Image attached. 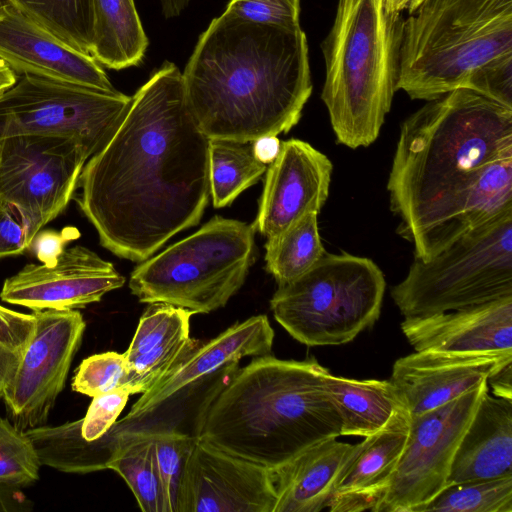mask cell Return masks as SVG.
I'll list each match as a JSON object with an SVG mask.
<instances>
[{
    "label": "cell",
    "mask_w": 512,
    "mask_h": 512,
    "mask_svg": "<svg viewBox=\"0 0 512 512\" xmlns=\"http://www.w3.org/2000/svg\"><path fill=\"white\" fill-rule=\"evenodd\" d=\"M387 4L392 11L402 12L405 10V0H387Z\"/></svg>",
    "instance_id": "obj_48"
},
{
    "label": "cell",
    "mask_w": 512,
    "mask_h": 512,
    "mask_svg": "<svg viewBox=\"0 0 512 512\" xmlns=\"http://www.w3.org/2000/svg\"><path fill=\"white\" fill-rule=\"evenodd\" d=\"M77 203L114 255L142 262L197 225L210 198L209 138L171 62L131 97L117 129L85 163Z\"/></svg>",
    "instance_id": "obj_1"
},
{
    "label": "cell",
    "mask_w": 512,
    "mask_h": 512,
    "mask_svg": "<svg viewBox=\"0 0 512 512\" xmlns=\"http://www.w3.org/2000/svg\"><path fill=\"white\" fill-rule=\"evenodd\" d=\"M512 296V210L456 239L432 258L414 259L391 289L404 318L466 309Z\"/></svg>",
    "instance_id": "obj_9"
},
{
    "label": "cell",
    "mask_w": 512,
    "mask_h": 512,
    "mask_svg": "<svg viewBox=\"0 0 512 512\" xmlns=\"http://www.w3.org/2000/svg\"><path fill=\"white\" fill-rule=\"evenodd\" d=\"M265 268L278 286L287 284L312 268L326 253L319 234L317 213L309 212L267 239Z\"/></svg>",
    "instance_id": "obj_30"
},
{
    "label": "cell",
    "mask_w": 512,
    "mask_h": 512,
    "mask_svg": "<svg viewBox=\"0 0 512 512\" xmlns=\"http://www.w3.org/2000/svg\"><path fill=\"white\" fill-rule=\"evenodd\" d=\"M0 397H2V393L0 392Z\"/></svg>",
    "instance_id": "obj_50"
},
{
    "label": "cell",
    "mask_w": 512,
    "mask_h": 512,
    "mask_svg": "<svg viewBox=\"0 0 512 512\" xmlns=\"http://www.w3.org/2000/svg\"><path fill=\"white\" fill-rule=\"evenodd\" d=\"M358 444L330 438L271 469L276 494L273 512L328 510L338 481Z\"/></svg>",
    "instance_id": "obj_23"
},
{
    "label": "cell",
    "mask_w": 512,
    "mask_h": 512,
    "mask_svg": "<svg viewBox=\"0 0 512 512\" xmlns=\"http://www.w3.org/2000/svg\"><path fill=\"white\" fill-rule=\"evenodd\" d=\"M387 0H338L321 44V93L337 142L366 147L379 136L399 73L404 18Z\"/></svg>",
    "instance_id": "obj_5"
},
{
    "label": "cell",
    "mask_w": 512,
    "mask_h": 512,
    "mask_svg": "<svg viewBox=\"0 0 512 512\" xmlns=\"http://www.w3.org/2000/svg\"><path fill=\"white\" fill-rule=\"evenodd\" d=\"M401 330L415 351L512 353V296L466 309L404 318Z\"/></svg>",
    "instance_id": "obj_19"
},
{
    "label": "cell",
    "mask_w": 512,
    "mask_h": 512,
    "mask_svg": "<svg viewBox=\"0 0 512 512\" xmlns=\"http://www.w3.org/2000/svg\"><path fill=\"white\" fill-rule=\"evenodd\" d=\"M65 235L52 231L39 232L31 244H35V253L43 263H52L64 251ZM31 246V245H30Z\"/></svg>",
    "instance_id": "obj_41"
},
{
    "label": "cell",
    "mask_w": 512,
    "mask_h": 512,
    "mask_svg": "<svg viewBox=\"0 0 512 512\" xmlns=\"http://www.w3.org/2000/svg\"><path fill=\"white\" fill-rule=\"evenodd\" d=\"M512 54V0H424L404 19L396 90L430 101Z\"/></svg>",
    "instance_id": "obj_6"
},
{
    "label": "cell",
    "mask_w": 512,
    "mask_h": 512,
    "mask_svg": "<svg viewBox=\"0 0 512 512\" xmlns=\"http://www.w3.org/2000/svg\"><path fill=\"white\" fill-rule=\"evenodd\" d=\"M267 164L258 158L254 142L209 139L210 196L215 208L230 205L258 182Z\"/></svg>",
    "instance_id": "obj_29"
},
{
    "label": "cell",
    "mask_w": 512,
    "mask_h": 512,
    "mask_svg": "<svg viewBox=\"0 0 512 512\" xmlns=\"http://www.w3.org/2000/svg\"><path fill=\"white\" fill-rule=\"evenodd\" d=\"M22 352L0 343V392L13 378L20 363Z\"/></svg>",
    "instance_id": "obj_43"
},
{
    "label": "cell",
    "mask_w": 512,
    "mask_h": 512,
    "mask_svg": "<svg viewBox=\"0 0 512 512\" xmlns=\"http://www.w3.org/2000/svg\"><path fill=\"white\" fill-rule=\"evenodd\" d=\"M127 362L124 353L108 351L85 358L75 371L72 390L95 397L123 387L127 381Z\"/></svg>",
    "instance_id": "obj_35"
},
{
    "label": "cell",
    "mask_w": 512,
    "mask_h": 512,
    "mask_svg": "<svg viewBox=\"0 0 512 512\" xmlns=\"http://www.w3.org/2000/svg\"><path fill=\"white\" fill-rule=\"evenodd\" d=\"M150 433L153 435L166 512H178L186 463L196 437L173 430Z\"/></svg>",
    "instance_id": "obj_34"
},
{
    "label": "cell",
    "mask_w": 512,
    "mask_h": 512,
    "mask_svg": "<svg viewBox=\"0 0 512 512\" xmlns=\"http://www.w3.org/2000/svg\"><path fill=\"white\" fill-rule=\"evenodd\" d=\"M385 288L384 274L371 259L326 252L307 272L278 286L270 308L300 343L342 345L375 324Z\"/></svg>",
    "instance_id": "obj_8"
},
{
    "label": "cell",
    "mask_w": 512,
    "mask_h": 512,
    "mask_svg": "<svg viewBox=\"0 0 512 512\" xmlns=\"http://www.w3.org/2000/svg\"><path fill=\"white\" fill-rule=\"evenodd\" d=\"M495 396L512 399V362L505 364L487 378Z\"/></svg>",
    "instance_id": "obj_42"
},
{
    "label": "cell",
    "mask_w": 512,
    "mask_h": 512,
    "mask_svg": "<svg viewBox=\"0 0 512 512\" xmlns=\"http://www.w3.org/2000/svg\"><path fill=\"white\" fill-rule=\"evenodd\" d=\"M41 465L66 473L86 474L109 469L120 442L114 425L100 438L88 441L81 434V419L58 426L42 425L25 431Z\"/></svg>",
    "instance_id": "obj_26"
},
{
    "label": "cell",
    "mask_w": 512,
    "mask_h": 512,
    "mask_svg": "<svg viewBox=\"0 0 512 512\" xmlns=\"http://www.w3.org/2000/svg\"><path fill=\"white\" fill-rule=\"evenodd\" d=\"M266 169L254 227L272 238L303 215L325 204L333 170L330 159L299 139L281 142Z\"/></svg>",
    "instance_id": "obj_16"
},
{
    "label": "cell",
    "mask_w": 512,
    "mask_h": 512,
    "mask_svg": "<svg viewBox=\"0 0 512 512\" xmlns=\"http://www.w3.org/2000/svg\"><path fill=\"white\" fill-rule=\"evenodd\" d=\"M33 314L32 334L2 392L12 423L22 431L46 424L86 327L82 314L74 309Z\"/></svg>",
    "instance_id": "obj_13"
},
{
    "label": "cell",
    "mask_w": 512,
    "mask_h": 512,
    "mask_svg": "<svg viewBox=\"0 0 512 512\" xmlns=\"http://www.w3.org/2000/svg\"><path fill=\"white\" fill-rule=\"evenodd\" d=\"M255 231L253 224L215 216L137 265L129 288L142 303H167L193 314L222 308L245 282Z\"/></svg>",
    "instance_id": "obj_7"
},
{
    "label": "cell",
    "mask_w": 512,
    "mask_h": 512,
    "mask_svg": "<svg viewBox=\"0 0 512 512\" xmlns=\"http://www.w3.org/2000/svg\"><path fill=\"white\" fill-rule=\"evenodd\" d=\"M224 13L256 23L300 27V0H230Z\"/></svg>",
    "instance_id": "obj_36"
},
{
    "label": "cell",
    "mask_w": 512,
    "mask_h": 512,
    "mask_svg": "<svg viewBox=\"0 0 512 512\" xmlns=\"http://www.w3.org/2000/svg\"><path fill=\"white\" fill-rule=\"evenodd\" d=\"M483 392L455 451L447 484L512 474V399Z\"/></svg>",
    "instance_id": "obj_24"
},
{
    "label": "cell",
    "mask_w": 512,
    "mask_h": 512,
    "mask_svg": "<svg viewBox=\"0 0 512 512\" xmlns=\"http://www.w3.org/2000/svg\"><path fill=\"white\" fill-rule=\"evenodd\" d=\"M328 393L341 417V436H370L408 411L389 380H357L329 374Z\"/></svg>",
    "instance_id": "obj_25"
},
{
    "label": "cell",
    "mask_w": 512,
    "mask_h": 512,
    "mask_svg": "<svg viewBox=\"0 0 512 512\" xmlns=\"http://www.w3.org/2000/svg\"><path fill=\"white\" fill-rule=\"evenodd\" d=\"M419 512H512V474L448 484Z\"/></svg>",
    "instance_id": "obj_32"
},
{
    "label": "cell",
    "mask_w": 512,
    "mask_h": 512,
    "mask_svg": "<svg viewBox=\"0 0 512 512\" xmlns=\"http://www.w3.org/2000/svg\"><path fill=\"white\" fill-rule=\"evenodd\" d=\"M93 38L90 55L109 69L138 65L148 38L134 0H92Z\"/></svg>",
    "instance_id": "obj_27"
},
{
    "label": "cell",
    "mask_w": 512,
    "mask_h": 512,
    "mask_svg": "<svg viewBox=\"0 0 512 512\" xmlns=\"http://www.w3.org/2000/svg\"><path fill=\"white\" fill-rule=\"evenodd\" d=\"M2 0H0V4H1Z\"/></svg>",
    "instance_id": "obj_51"
},
{
    "label": "cell",
    "mask_w": 512,
    "mask_h": 512,
    "mask_svg": "<svg viewBox=\"0 0 512 512\" xmlns=\"http://www.w3.org/2000/svg\"><path fill=\"white\" fill-rule=\"evenodd\" d=\"M280 142L276 137H266L254 142L256 155L264 163L269 164L277 156Z\"/></svg>",
    "instance_id": "obj_44"
},
{
    "label": "cell",
    "mask_w": 512,
    "mask_h": 512,
    "mask_svg": "<svg viewBox=\"0 0 512 512\" xmlns=\"http://www.w3.org/2000/svg\"><path fill=\"white\" fill-rule=\"evenodd\" d=\"M18 78L19 75L0 60V96L10 89Z\"/></svg>",
    "instance_id": "obj_46"
},
{
    "label": "cell",
    "mask_w": 512,
    "mask_h": 512,
    "mask_svg": "<svg viewBox=\"0 0 512 512\" xmlns=\"http://www.w3.org/2000/svg\"><path fill=\"white\" fill-rule=\"evenodd\" d=\"M510 362L512 353L415 351L395 361L390 381L416 416L474 389Z\"/></svg>",
    "instance_id": "obj_18"
},
{
    "label": "cell",
    "mask_w": 512,
    "mask_h": 512,
    "mask_svg": "<svg viewBox=\"0 0 512 512\" xmlns=\"http://www.w3.org/2000/svg\"><path fill=\"white\" fill-rule=\"evenodd\" d=\"M314 357L271 354L238 368L205 411L197 438L269 469L305 449L341 436V417Z\"/></svg>",
    "instance_id": "obj_4"
},
{
    "label": "cell",
    "mask_w": 512,
    "mask_h": 512,
    "mask_svg": "<svg viewBox=\"0 0 512 512\" xmlns=\"http://www.w3.org/2000/svg\"><path fill=\"white\" fill-rule=\"evenodd\" d=\"M32 241L21 212L13 205L0 202V258L22 254Z\"/></svg>",
    "instance_id": "obj_39"
},
{
    "label": "cell",
    "mask_w": 512,
    "mask_h": 512,
    "mask_svg": "<svg viewBox=\"0 0 512 512\" xmlns=\"http://www.w3.org/2000/svg\"><path fill=\"white\" fill-rule=\"evenodd\" d=\"M0 60L19 76L116 91L90 54L70 47L7 0L0 4Z\"/></svg>",
    "instance_id": "obj_17"
},
{
    "label": "cell",
    "mask_w": 512,
    "mask_h": 512,
    "mask_svg": "<svg viewBox=\"0 0 512 512\" xmlns=\"http://www.w3.org/2000/svg\"><path fill=\"white\" fill-rule=\"evenodd\" d=\"M193 313L167 303H150L139 319L126 352L127 387L144 393L165 376L198 343L190 336Z\"/></svg>",
    "instance_id": "obj_22"
},
{
    "label": "cell",
    "mask_w": 512,
    "mask_h": 512,
    "mask_svg": "<svg viewBox=\"0 0 512 512\" xmlns=\"http://www.w3.org/2000/svg\"><path fill=\"white\" fill-rule=\"evenodd\" d=\"M70 47L90 54L92 0H7Z\"/></svg>",
    "instance_id": "obj_31"
},
{
    "label": "cell",
    "mask_w": 512,
    "mask_h": 512,
    "mask_svg": "<svg viewBox=\"0 0 512 512\" xmlns=\"http://www.w3.org/2000/svg\"><path fill=\"white\" fill-rule=\"evenodd\" d=\"M387 190L423 261L512 210V109L466 88L428 101L402 123Z\"/></svg>",
    "instance_id": "obj_2"
},
{
    "label": "cell",
    "mask_w": 512,
    "mask_h": 512,
    "mask_svg": "<svg viewBox=\"0 0 512 512\" xmlns=\"http://www.w3.org/2000/svg\"><path fill=\"white\" fill-rule=\"evenodd\" d=\"M190 0H161L162 13L166 18L178 16L189 4Z\"/></svg>",
    "instance_id": "obj_47"
},
{
    "label": "cell",
    "mask_w": 512,
    "mask_h": 512,
    "mask_svg": "<svg viewBox=\"0 0 512 512\" xmlns=\"http://www.w3.org/2000/svg\"><path fill=\"white\" fill-rule=\"evenodd\" d=\"M16 487L6 486L0 484V510H10L7 504H24V499L19 497V493L15 490Z\"/></svg>",
    "instance_id": "obj_45"
},
{
    "label": "cell",
    "mask_w": 512,
    "mask_h": 512,
    "mask_svg": "<svg viewBox=\"0 0 512 512\" xmlns=\"http://www.w3.org/2000/svg\"><path fill=\"white\" fill-rule=\"evenodd\" d=\"M423 1L424 0H405V9L408 10L410 14H412Z\"/></svg>",
    "instance_id": "obj_49"
},
{
    "label": "cell",
    "mask_w": 512,
    "mask_h": 512,
    "mask_svg": "<svg viewBox=\"0 0 512 512\" xmlns=\"http://www.w3.org/2000/svg\"><path fill=\"white\" fill-rule=\"evenodd\" d=\"M124 283L111 262L76 245L64 249L52 263L24 266L4 281L0 298L32 311L76 310L99 302Z\"/></svg>",
    "instance_id": "obj_14"
},
{
    "label": "cell",
    "mask_w": 512,
    "mask_h": 512,
    "mask_svg": "<svg viewBox=\"0 0 512 512\" xmlns=\"http://www.w3.org/2000/svg\"><path fill=\"white\" fill-rule=\"evenodd\" d=\"M89 154L76 139L18 135L0 141V202L15 206L31 241L72 199Z\"/></svg>",
    "instance_id": "obj_11"
},
{
    "label": "cell",
    "mask_w": 512,
    "mask_h": 512,
    "mask_svg": "<svg viewBox=\"0 0 512 512\" xmlns=\"http://www.w3.org/2000/svg\"><path fill=\"white\" fill-rule=\"evenodd\" d=\"M274 331L266 315L236 323L213 339L200 342L154 386L142 393L119 421L129 423L174 395L246 356H264L272 351Z\"/></svg>",
    "instance_id": "obj_20"
},
{
    "label": "cell",
    "mask_w": 512,
    "mask_h": 512,
    "mask_svg": "<svg viewBox=\"0 0 512 512\" xmlns=\"http://www.w3.org/2000/svg\"><path fill=\"white\" fill-rule=\"evenodd\" d=\"M462 88L470 89L512 109V54L492 60L475 69Z\"/></svg>",
    "instance_id": "obj_37"
},
{
    "label": "cell",
    "mask_w": 512,
    "mask_h": 512,
    "mask_svg": "<svg viewBox=\"0 0 512 512\" xmlns=\"http://www.w3.org/2000/svg\"><path fill=\"white\" fill-rule=\"evenodd\" d=\"M182 77L189 108L209 139L255 142L287 133L313 89L301 27L224 12L200 35Z\"/></svg>",
    "instance_id": "obj_3"
},
{
    "label": "cell",
    "mask_w": 512,
    "mask_h": 512,
    "mask_svg": "<svg viewBox=\"0 0 512 512\" xmlns=\"http://www.w3.org/2000/svg\"><path fill=\"white\" fill-rule=\"evenodd\" d=\"M410 421L409 411L403 412L384 429L358 443L338 481L328 511L377 512L405 449Z\"/></svg>",
    "instance_id": "obj_21"
},
{
    "label": "cell",
    "mask_w": 512,
    "mask_h": 512,
    "mask_svg": "<svg viewBox=\"0 0 512 512\" xmlns=\"http://www.w3.org/2000/svg\"><path fill=\"white\" fill-rule=\"evenodd\" d=\"M130 395L129 389L123 386L93 397L81 419L82 437L93 441L103 436L117 421Z\"/></svg>",
    "instance_id": "obj_38"
},
{
    "label": "cell",
    "mask_w": 512,
    "mask_h": 512,
    "mask_svg": "<svg viewBox=\"0 0 512 512\" xmlns=\"http://www.w3.org/2000/svg\"><path fill=\"white\" fill-rule=\"evenodd\" d=\"M118 430L120 442L109 469L126 481L142 511L166 512L152 433Z\"/></svg>",
    "instance_id": "obj_28"
},
{
    "label": "cell",
    "mask_w": 512,
    "mask_h": 512,
    "mask_svg": "<svg viewBox=\"0 0 512 512\" xmlns=\"http://www.w3.org/2000/svg\"><path fill=\"white\" fill-rule=\"evenodd\" d=\"M130 101L118 90L20 75L0 96V141L31 134L66 136L79 141L90 158L111 138Z\"/></svg>",
    "instance_id": "obj_10"
},
{
    "label": "cell",
    "mask_w": 512,
    "mask_h": 512,
    "mask_svg": "<svg viewBox=\"0 0 512 512\" xmlns=\"http://www.w3.org/2000/svg\"><path fill=\"white\" fill-rule=\"evenodd\" d=\"M487 381L429 412L411 416L408 439L377 512H419L447 484L460 439Z\"/></svg>",
    "instance_id": "obj_12"
},
{
    "label": "cell",
    "mask_w": 512,
    "mask_h": 512,
    "mask_svg": "<svg viewBox=\"0 0 512 512\" xmlns=\"http://www.w3.org/2000/svg\"><path fill=\"white\" fill-rule=\"evenodd\" d=\"M35 324L34 314L17 312L0 305V343L22 352Z\"/></svg>",
    "instance_id": "obj_40"
},
{
    "label": "cell",
    "mask_w": 512,
    "mask_h": 512,
    "mask_svg": "<svg viewBox=\"0 0 512 512\" xmlns=\"http://www.w3.org/2000/svg\"><path fill=\"white\" fill-rule=\"evenodd\" d=\"M41 462L25 431L0 417V484L20 487L39 478Z\"/></svg>",
    "instance_id": "obj_33"
},
{
    "label": "cell",
    "mask_w": 512,
    "mask_h": 512,
    "mask_svg": "<svg viewBox=\"0 0 512 512\" xmlns=\"http://www.w3.org/2000/svg\"><path fill=\"white\" fill-rule=\"evenodd\" d=\"M271 469L198 439L188 457L178 512H273Z\"/></svg>",
    "instance_id": "obj_15"
}]
</instances>
